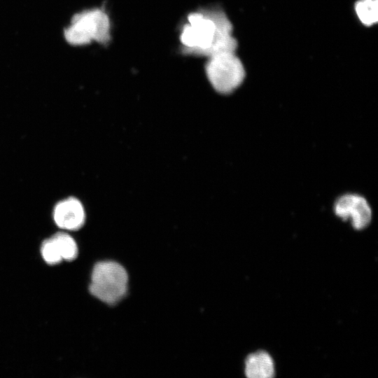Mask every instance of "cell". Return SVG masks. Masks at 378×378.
Instances as JSON below:
<instances>
[{"label":"cell","instance_id":"5b68a950","mask_svg":"<svg viewBox=\"0 0 378 378\" xmlns=\"http://www.w3.org/2000/svg\"><path fill=\"white\" fill-rule=\"evenodd\" d=\"M335 212L344 220L350 219L353 227L357 230L366 227L372 218V211L367 200L355 194L340 197L335 202Z\"/></svg>","mask_w":378,"mask_h":378},{"label":"cell","instance_id":"6da1fadb","mask_svg":"<svg viewBox=\"0 0 378 378\" xmlns=\"http://www.w3.org/2000/svg\"><path fill=\"white\" fill-rule=\"evenodd\" d=\"M181 29L182 52L210 57L234 52L237 42L232 36V25L219 9H202L188 15Z\"/></svg>","mask_w":378,"mask_h":378},{"label":"cell","instance_id":"277c9868","mask_svg":"<svg viewBox=\"0 0 378 378\" xmlns=\"http://www.w3.org/2000/svg\"><path fill=\"white\" fill-rule=\"evenodd\" d=\"M76 42L85 43L91 39L105 43L110 39V22L108 15L97 9L80 15L71 31Z\"/></svg>","mask_w":378,"mask_h":378},{"label":"cell","instance_id":"ba28073f","mask_svg":"<svg viewBox=\"0 0 378 378\" xmlns=\"http://www.w3.org/2000/svg\"><path fill=\"white\" fill-rule=\"evenodd\" d=\"M51 239L55 242L62 260H73L77 257L78 247L76 243L69 234L64 232H58L53 235Z\"/></svg>","mask_w":378,"mask_h":378},{"label":"cell","instance_id":"3957f363","mask_svg":"<svg viewBox=\"0 0 378 378\" xmlns=\"http://www.w3.org/2000/svg\"><path fill=\"white\" fill-rule=\"evenodd\" d=\"M205 72L212 87L222 94L232 92L245 78L244 67L234 52H220L209 57Z\"/></svg>","mask_w":378,"mask_h":378},{"label":"cell","instance_id":"7a4b0ae2","mask_svg":"<svg viewBox=\"0 0 378 378\" xmlns=\"http://www.w3.org/2000/svg\"><path fill=\"white\" fill-rule=\"evenodd\" d=\"M127 283L128 276L122 265L113 261L100 262L93 268L89 290L99 300L114 304L125 295Z\"/></svg>","mask_w":378,"mask_h":378},{"label":"cell","instance_id":"52a82bcc","mask_svg":"<svg viewBox=\"0 0 378 378\" xmlns=\"http://www.w3.org/2000/svg\"><path fill=\"white\" fill-rule=\"evenodd\" d=\"M245 374L249 378L273 377L274 366L271 356L262 351L250 354L245 361Z\"/></svg>","mask_w":378,"mask_h":378},{"label":"cell","instance_id":"30bf717a","mask_svg":"<svg viewBox=\"0 0 378 378\" xmlns=\"http://www.w3.org/2000/svg\"><path fill=\"white\" fill-rule=\"evenodd\" d=\"M41 254L45 261L49 265H55L62 260L59 251L51 237L42 244Z\"/></svg>","mask_w":378,"mask_h":378},{"label":"cell","instance_id":"8992f818","mask_svg":"<svg viewBox=\"0 0 378 378\" xmlns=\"http://www.w3.org/2000/svg\"><path fill=\"white\" fill-rule=\"evenodd\" d=\"M53 218L59 227L66 230H76L83 226L85 216L80 201L69 197L57 204L54 209Z\"/></svg>","mask_w":378,"mask_h":378},{"label":"cell","instance_id":"9c48e42d","mask_svg":"<svg viewBox=\"0 0 378 378\" xmlns=\"http://www.w3.org/2000/svg\"><path fill=\"white\" fill-rule=\"evenodd\" d=\"M355 10L363 24L370 26L377 22V0H359L356 4Z\"/></svg>","mask_w":378,"mask_h":378}]
</instances>
